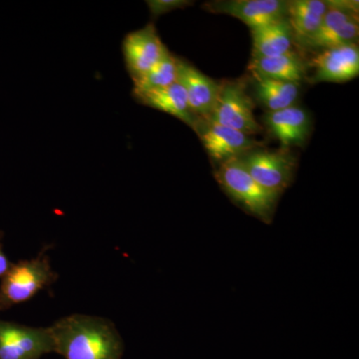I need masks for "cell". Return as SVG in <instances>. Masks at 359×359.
Returning a JSON list of instances; mask_svg holds the SVG:
<instances>
[{
	"instance_id": "6da1fadb",
	"label": "cell",
	"mask_w": 359,
	"mask_h": 359,
	"mask_svg": "<svg viewBox=\"0 0 359 359\" xmlns=\"http://www.w3.org/2000/svg\"><path fill=\"white\" fill-rule=\"evenodd\" d=\"M54 353L65 359H122L124 342L114 323L101 316L71 314L49 327Z\"/></svg>"
},
{
	"instance_id": "7a4b0ae2",
	"label": "cell",
	"mask_w": 359,
	"mask_h": 359,
	"mask_svg": "<svg viewBox=\"0 0 359 359\" xmlns=\"http://www.w3.org/2000/svg\"><path fill=\"white\" fill-rule=\"evenodd\" d=\"M215 178L236 205L259 221L271 223L280 196L257 184L238 158L219 164Z\"/></svg>"
},
{
	"instance_id": "3957f363",
	"label": "cell",
	"mask_w": 359,
	"mask_h": 359,
	"mask_svg": "<svg viewBox=\"0 0 359 359\" xmlns=\"http://www.w3.org/2000/svg\"><path fill=\"white\" fill-rule=\"evenodd\" d=\"M49 248L46 245L32 259L11 263L0 283V313L29 301L57 280L47 254Z\"/></svg>"
},
{
	"instance_id": "277c9868",
	"label": "cell",
	"mask_w": 359,
	"mask_h": 359,
	"mask_svg": "<svg viewBox=\"0 0 359 359\" xmlns=\"http://www.w3.org/2000/svg\"><path fill=\"white\" fill-rule=\"evenodd\" d=\"M238 159L257 184L276 195L282 196L294 179L297 161L289 149H256Z\"/></svg>"
},
{
	"instance_id": "5b68a950",
	"label": "cell",
	"mask_w": 359,
	"mask_h": 359,
	"mask_svg": "<svg viewBox=\"0 0 359 359\" xmlns=\"http://www.w3.org/2000/svg\"><path fill=\"white\" fill-rule=\"evenodd\" d=\"M252 110L254 104L245 92V83L226 81L219 84L218 97L209 120L252 136L263 130Z\"/></svg>"
},
{
	"instance_id": "8992f818",
	"label": "cell",
	"mask_w": 359,
	"mask_h": 359,
	"mask_svg": "<svg viewBox=\"0 0 359 359\" xmlns=\"http://www.w3.org/2000/svg\"><path fill=\"white\" fill-rule=\"evenodd\" d=\"M328 8L318 32L306 48L327 49L356 44L359 35L358 2L327 1Z\"/></svg>"
},
{
	"instance_id": "52a82bcc",
	"label": "cell",
	"mask_w": 359,
	"mask_h": 359,
	"mask_svg": "<svg viewBox=\"0 0 359 359\" xmlns=\"http://www.w3.org/2000/svg\"><path fill=\"white\" fill-rule=\"evenodd\" d=\"M54 353L50 328L32 327L0 318V359H41Z\"/></svg>"
},
{
	"instance_id": "ba28073f",
	"label": "cell",
	"mask_w": 359,
	"mask_h": 359,
	"mask_svg": "<svg viewBox=\"0 0 359 359\" xmlns=\"http://www.w3.org/2000/svg\"><path fill=\"white\" fill-rule=\"evenodd\" d=\"M192 129L199 136L208 154L219 165L259 149V144L250 135L209 119L200 118Z\"/></svg>"
},
{
	"instance_id": "9c48e42d",
	"label": "cell",
	"mask_w": 359,
	"mask_h": 359,
	"mask_svg": "<svg viewBox=\"0 0 359 359\" xmlns=\"http://www.w3.org/2000/svg\"><path fill=\"white\" fill-rule=\"evenodd\" d=\"M167 51L153 23L128 33L122 42L125 65L133 81L152 69Z\"/></svg>"
},
{
	"instance_id": "30bf717a",
	"label": "cell",
	"mask_w": 359,
	"mask_h": 359,
	"mask_svg": "<svg viewBox=\"0 0 359 359\" xmlns=\"http://www.w3.org/2000/svg\"><path fill=\"white\" fill-rule=\"evenodd\" d=\"M203 8L226 14L245 23L250 29L287 18V1L283 0H228L207 2Z\"/></svg>"
},
{
	"instance_id": "8fae6325",
	"label": "cell",
	"mask_w": 359,
	"mask_h": 359,
	"mask_svg": "<svg viewBox=\"0 0 359 359\" xmlns=\"http://www.w3.org/2000/svg\"><path fill=\"white\" fill-rule=\"evenodd\" d=\"M311 66L314 69L311 83H342L353 80L359 74L358 44L323 49L311 59Z\"/></svg>"
},
{
	"instance_id": "7c38bea8",
	"label": "cell",
	"mask_w": 359,
	"mask_h": 359,
	"mask_svg": "<svg viewBox=\"0 0 359 359\" xmlns=\"http://www.w3.org/2000/svg\"><path fill=\"white\" fill-rule=\"evenodd\" d=\"M178 82L185 90L194 114L198 118L209 119L218 97L219 83L180 59Z\"/></svg>"
},
{
	"instance_id": "4fadbf2b",
	"label": "cell",
	"mask_w": 359,
	"mask_h": 359,
	"mask_svg": "<svg viewBox=\"0 0 359 359\" xmlns=\"http://www.w3.org/2000/svg\"><path fill=\"white\" fill-rule=\"evenodd\" d=\"M264 123L283 148L302 146L311 131V117L306 110L294 105L285 109L266 112Z\"/></svg>"
},
{
	"instance_id": "5bb4252c",
	"label": "cell",
	"mask_w": 359,
	"mask_h": 359,
	"mask_svg": "<svg viewBox=\"0 0 359 359\" xmlns=\"http://www.w3.org/2000/svg\"><path fill=\"white\" fill-rule=\"evenodd\" d=\"M133 96L139 103L173 116L182 122L186 123L191 128H193L196 122L200 119L194 114L185 90L178 81L164 88L141 92L133 94Z\"/></svg>"
},
{
	"instance_id": "9a60e30c",
	"label": "cell",
	"mask_w": 359,
	"mask_h": 359,
	"mask_svg": "<svg viewBox=\"0 0 359 359\" xmlns=\"http://www.w3.org/2000/svg\"><path fill=\"white\" fill-rule=\"evenodd\" d=\"M252 57H273L294 52V33L287 18L250 29Z\"/></svg>"
},
{
	"instance_id": "2e32d148",
	"label": "cell",
	"mask_w": 359,
	"mask_h": 359,
	"mask_svg": "<svg viewBox=\"0 0 359 359\" xmlns=\"http://www.w3.org/2000/svg\"><path fill=\"white\" fill-rule=\"evenodd\" d=\"M327 8L328 2L323 0L287 1V20L294 33L295 44L306 46L320 29Z\"/></svg>"
},
{
	"instance_id": "e0dca14e",
	"label": "cell",
	"mask_w": 359,
	"mask_h": 359,
	"mask_svg": "<svg viewBox=\"0 0 359 359\" xmlns=\"http://www.w3.org/2000/svg\"><path fill=\"white\" fill-rule=\"evenodd\" d=\"M306 63L294 51L273 57H252L249 66L252 76L297 83L306 77Z\"/></svg>"
},
{
	"instance_id": "ac0fdd59",
	"label": "cell",
	"mask_w": 359,
	"mask_h": 359,
	"mask_svg": "<svg viewBox=\"0 0 359 359\" xmlns=\"http://www.w3.org/2000/svg\"><path fill=\"white\" fill-rule=\"evenodd\" d=\"M254 95L256 100L264 106L268 112L285 109L297 103L299 95V84L297 82L278 81L255 77Z\"/></svg>"
},
{
	"instance_id": "d6986e66",
	"label": "cell",
	"mask_w": 359,
	"mask_h": 359,
	"mask_svg": "<svg viewBox=\"0 0 359 359\" xmlns=\"http://www.w3.org/2000/svg\"><path fill=\"white\" fill-rule=\"evenodd\" d=\"M179 58L169 50L143 76L134 80L133 94L164 88L178 81Z\"/></svg>"
},
{
	"instance_id": "ffe728a7",
	"label": "cell",
	"mask_w": 359,
	"mask_h": 359,
	"mask_svg": "<svg viewBox=\"0 0 359 359\" xmlns=\"http://www.w3.org/2000/svg\"><path fill=\"white\" fill-rule=\"evenodd\" d=\"M193 1L189 0H149L147 4L153 16H159L170 13L175 9L185 8L193 6Z\"/></svg>"
},
{
	"instance_id": "44dd1931",
	"label": "cell",
	"mask_w": 359,
	"mask_h": 359,
	"mask_svg": "<svg viewBox=\"0 0 359 359\" xmlns=\"http://www.w3.org/2000/svg\"><path fill=\"white\" fill-rule=\"evenodd\" d=\"M2 238H4V233L0 231V280L6 275V271L11 268V264L8 257L6 256V252H4Z\"/></svg>"
}]
</instances>
